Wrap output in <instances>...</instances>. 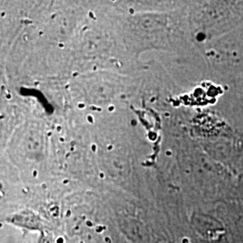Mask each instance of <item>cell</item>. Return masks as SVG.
<instances>
[]
</instances>
